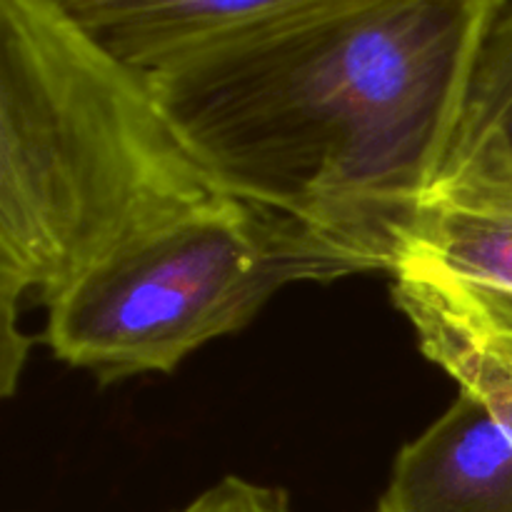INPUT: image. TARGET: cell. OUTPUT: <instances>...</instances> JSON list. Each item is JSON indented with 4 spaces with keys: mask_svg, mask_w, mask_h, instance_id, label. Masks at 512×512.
Returning a JSON list of instances; mask_svg holds the SVG:
<instances>
[{
    "mask_svg": "<svg viewBox=\"0 0 512 512\" xmlns=\"http://www.w3.org/2000/svg\"><path fill=\"white\" fill-rule=\"evenodd\" d=\"M375 512H512V440L463 393L398 453Z\"/></svg>",
    "mask_w": 512,
    "mask_h": 512,
    "instance_id": "cell-5",
    "label": "cell"
},
{
    "mask_svg": "<svg viewBox=\"0 0 512 512\" xmlns=\"http://www.w3.org/2000/svg\"><path fill=\"white\" fill-rule=\"evenodd\" d=\"M223 195L145 70L90 38L58 0H0L3 398L28 363L25 310H48L115 248Z\"/></svg>",
    "mask_w": 512,
    "mask_h": 512,
    "instance_id": "cell-2",
    "label": "cell"
},
{
    "mask_svg": "<svg viewBox=\"0 0 512 512\" xmlns=\"http://www.w3.org/2000/svg\"><path fill=\"white\" fill-rule=\"evenodd\" d=\"M440 180L512 183V3L485 38Z\"/></svg>",
    "mask_w": 512,
    "mask_h": 512,
    "instance_id": "cell-8",
    "label": "cell"
},
{
    "mask_svg": "<svg viewBox=\"0 0 512 512\" xmlns=\"http://www.w3.org/2000/svg\"><path fill=\"white\" fill-rule=\"evenodd\" d=\"M395 268L512 298V183L438 180Z\"/></svg>",
    "mask_w": 512,
    "mask_h": 512,
    "instance_id": "cell-7",
    "label": "cell"
},
{
    "mask_svg": "<svg viewBox=\"0 0 512 512\" xmlns=\"http://www.w3.org/2000/svg\"><path fill=\"white\" fill-rule=\"evenodd\" d=\"M313 3L320 0H58L90 38L145 73Z\"/></svg>",
    "mask_w": 512,
    "mask_h": 512,
    "instance_id": "cell-6",
    "label": "cell"
},
{
    "mask_svg": "<svg viewBox=\"0 0 512 512\" xmlns=\"http://www.w3.org/2000/svg\"><path fill=\"white\" fill-rule=\"evenodd\" d=\"M390 278L420 353L480 400L512 440V298L415 268H395Z\"/></svg>",
    "mask_w": 512,
    "mask_h": 512,
    "instance_id": "cell-4",
    "label": "cell"
},
{
    "mask_svg": "<svg viewBox=\"0 0 512 512\" xmlns=\"http://www.w3.org/2000/svg\"><path fill=\"white\" fill-rule=\"evenodd\" d=\"M505 5L320 0L148 75L223 193L390 275L448 165Z\"/></svg>",
    "mask_w": 512,
    "mask_h": 512,
    "instance_id": "cell-1",
    "label": "cell"
},
{
    "mask_svg": "<svg viewBox=\"0 0 512 512\" xmlns=\"http://www.w3.org/2000/svg\"><path fill=\"white\" fill-rule=\"evenodd\" d=\"M358 273L353 255L305 225L223 195L90 265L45 310L43 340L100 383L168 375L288 285Z\"/></svg>",
    "mask_w": 512,
    "mask_h": 512,
    "instance_id": "cell-3",
    "label": "cell"
},
{
    "mask_svg": "<svg viewBox=\"0 0 512 512\" xmlns=\"http://www.w3.org/2000/svg\"><path fill=\"white\" fill-rule=\"evenodd\" d=\"M178 512H293L285 490L228 475Z\"/></svg>",
    "mask_w": 512,
    "mask_h": 512,
    "instance_id": "cell-9",
    "label": "cell"
}]
</instances>
